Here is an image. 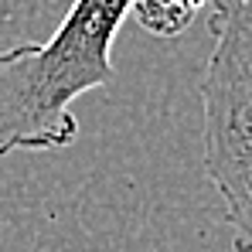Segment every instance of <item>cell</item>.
Segmentation results:
<instances>
[{"label": "cell", "mask_w": 252, "mask_h": 252, "mask_svg": "<svg viewBox=\"0 0 252 252\" xmlns=\"http://www.w3.org/2000/svg\"><path fill=\"white\" fill-rule=\"evenodd\" d=\"M136 0H72L44 41L0 51V160L79 140L75 102L113 82V44Z\"/></svg>", "instance_id": "obj_1"}, {"label": "cell", "mask_w": 252, "mask_h": 252, "mask_svg": "<svg viewBox=\"0 0 252 252\" xmlns=\"http://www.w3.org/2000/svg\"><path fill=\"white\" fill-rule=\"evenodd\" d=\"M208 28L198 82L205 174L225 205L235 252H252V0H208Z\"/></svg>", "instance_id": "obj_2"}, {"label": "cell", "mask_w": 252, "mask_h": 252, "mask_svg": "<svg viewBox=\"0 0 252 252\" xmlns=\"http://www.w3.org/2000/svg\"><path fill=\"white\" fill-rule=\"evenodd\" d=\"M208 0H136V17L147 31L167 38V34H177L191 24V17L205 7Z\"/></svg>", "instance_id": "obj_3"}]
</instances>
